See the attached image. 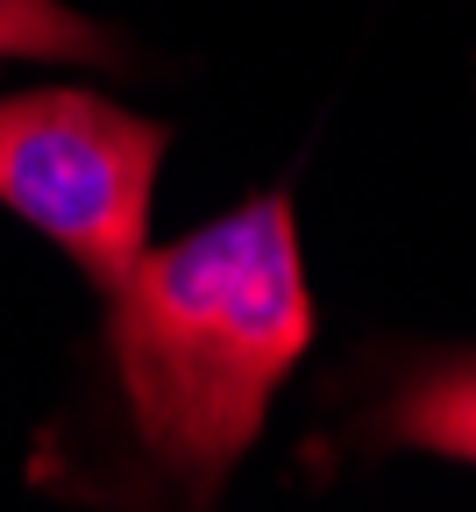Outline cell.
<instances>
[{"mask_svg": "<svg viewBox=\"0 0 476 512\" xmlns=\"http://www.w3.org/2000/svg\"><path fill=\"white\" fill-rule=\"evenodd\" d=\"M313 342L292 192L143 249L107 292V356L150 463L214 498L256 448L278 384Z\"/></svg>", "mask_w": 476, "mask_h": 512, "instance_id": "cell-1", "label": "cell"}, {"mask_svg": "<svg viewBox=\"0 0 476 512\" xmlns=\"http://www.w3.org/2000/svg\"><path fill=\"white\" fill-rule=\"evenodd\" d=\"M171 128L79 86H36L0 100V207L57 242L114 292L150 249V192Z\"/></svg>", "mask_w": 476, "mask_h": 512, "instance_id": "cell-2", "label": "cell"}, {"mask_svg": "<svg viewBox=\"0 0 476 512\" xmlns=\"http://www.w3.org/2000/svg\"><path fill=\"white\" fill-rule=\"evenodd\" d=\"M377 427L398 448L448 456V463H476V349H448V356L420 363L384 399V420Z\"/></svg>", "mask_w": 476, "mask_h": 512, "instance_id": "cell-3", "label": "cell"}, {"mask_svg": "<svg viewBox=\"0 0 476 512\" xmlns=\"http://www.w3.org/2000/svg\"><path fill=\"white\" fill-rule=\"evenodd\" d=\"M0 57H43V64H114L121 43L86 22L64 0H0Z\"/></svg>", "mask_w": 476, "mask_h": 512, "instance_id": "cell-4", "label": "cell"}]
</instances>
